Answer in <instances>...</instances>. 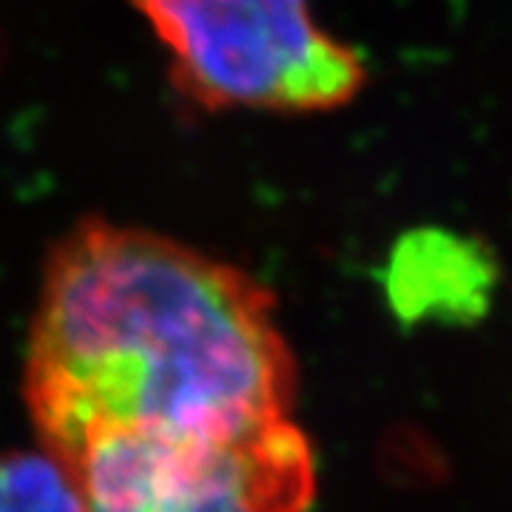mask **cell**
Here are the masks:
<instances>
[{
    "label": "cell",
    "instance_id": "obj_6",
    "mask_svg": "<svg viewBox=\"0 0 512 512\" xmlns=\"http://www.w3.org/2000/svg\"><path fill=\"white\" fill-rule=\"evenodd\" d=\"M0 512H86L72 473L46 450L0 456Z\"/></svg>",
    "mask_w": 512,
    "mask_h": 512
},
{
    "label": "cell",
    "instance_id": "obj_1",
    "mask_svg": "<svg viewBox=\"0 0 512 512\" xmlns=\"http://www.w3.org/2000/svg\"><path fill=\"white\" fill-rule=\"evenodd\" d=\"M293 393L274 296L254 276L100 217L52 245L23 399L63 467L106 439L239 450L288 419Z\"/></svg>",
    "mask_w": 512,
    "mask_h": 512
},
{
    "label": "cell",
    "instance_id": "obj_3",
    "mask_svg": "<svg viewBox=\"0 0 512 512\" xmlns=\"http://www.w3.org/2000/svg\"><path fill=\"white\" fill-rule=\"evenodd\" d=\"M237 456L239 450L106 439L89 444L66 470L86 512H251Z\"/></svg>",
    "mask_w": 512,
    "mask_h": 512
},
{
    "label": "cell",
    "instance_id": "obj_4",
    "mask_svg": "<svg viewBox=\"0 0 512 512\" xmlns=\"http://www.w3.org/2000/svg\"><path fill=\"white\" fill-rule=\"evenodd\" d=\"M495 285L493 251L447 228L407 231L382 271L387 308L404 328L476 325L493 305Z\"/></svg>",
    "mask_w": 512,
    "mask_h": 512
},
{
    "label": "cell",
    "instance_id": "obj_5",
    "mask_svg": "<svg viewBox=\"0 0 512 512\" xmlns=\"http://www.w3.org/2000/svg\"><path fill=\"white\" fill-rule=\"evenodd\" d=\"M239 484L251 512H305L316 490L308 439L291 419L262 427L239 447Z\"/></svg>",
    "mask_w": 512,
    "mask_h": 512
},
{
    "label": "cell",
    "instance_id": "obj_2",
    "mask_svg": "<svg viewBox=\"0 0 512 512\" xmlns=\"http://www.w3.org/2000/svg\"><path fill=\"white\" fill-rule=\"evenodd\" d=\"M168 52L171 83L202 111L325 114L367 83L362 55L311 0H131Z\"/></svg>",
    "mask_w": 512,
    "mask_h": 512
}]
</instances>
